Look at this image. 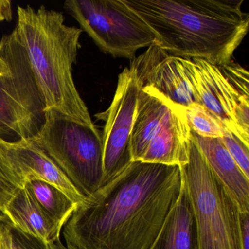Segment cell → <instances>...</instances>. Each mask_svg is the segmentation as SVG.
I'll return each instance as SVG.
<instances>
[{
    "instance_id": "2e32d148",
    "label": "cell",
    "mask_w": 249,
    "mask_h": 249,
    "mask_svg": "<svg viewBox=\"0 0 249 249\" xmlns=\"http://www.w3.org/2000/svg\"><path fill=\"white\" fill-rule=\"evenodd\" d=\"M2 215L15 228L48 245L60 240V233L25 187L17 191L4 207Z\"/></svg>"
},
{
    "instance_id": "e0dca14e",
    "label": "cell",
    "mask_w": 249,
    "mask_h": 249,
    "mask_svg": "<svg viewBox=\"0 0 249 249\" xmlns=\"http://www.w3.org/2000/svg\"><path fill=\"white\" fill-rule=\"evenodd\" d=\"M24 187L53 225L62 231L78 204L56 186L43 180H29Z\"/></svg>"
},
{
    "instance_id": "8fae6325",
    "label": "cell",
    "mask_w": 249,
    "mask_h": 249,
    "mask_svg": "<svg viewBox=\"0 0 249 249\" xmlns=\"http://www.w3.org/2000/svg\"><path fill=\"white\" fill-rule=\"evenodd\" d=\"M0 168L19 189L24 188L29 180H43L65 192L75 203H81L86 199L32 139L8 141L0 137Z\"/></svg>"
},
{
    "instance_id": "9a60e30c",
    "label": "cell",
    "mask_w": 249,
    "mask_h": 249,
    "mask_svg": "<svg viewBox=\"0 0 249 249\" xmlns=\"http://www.w3.org/2000/svg\"><path fill=\"white\" fill-rule=\"evenodd\" d=\"M151 249H198L196 223L183 176L178 198Z\"/></svg>"
},
{
    "instance_id": "3957f363",
    "label": "cell",
    "mask_w": 249,
    "mask_h": 249,
    "mask_svg": "<svg viewBox=\"0 0 249 249\" xmlns=\"http://www.w3.org/2000/svg\"><path fill=\"white\" fill-rule=\"evenodd\" d=\"M27 53L45 112L53 110L77 122L95 126L72 75L82 30L65 24L63 14L27 5L17 8L15 29Z\"/></svg>"
},
{
    "instance_id": "7402d4cb",
    "label": "cell",
    "mask_w": 249,
    "mask_h": 249,
    "mask_svg": "<svg viewBox=\"0 0 249 249\" xmlns=\"http://www.w3.org/2000/svg\"><path fill=\"white\" fill-rule=\"evenodd\" d=\"M243 249H249V213L240 214Z\"/></svg>"
},
{
    "instance_id": "277c9868",
    "label": "cell",
    "mask_w": 249,
    "mask_h": 249,
    "mask_svg": "<svg viewBox=\"0 0 249 249\" xmlns=\"http://www.w3.org/2000/svg\"><path fill=\"white\" fill-rule=\"evenodd\" d=\"M180 167L195 215L198 249H243L238 205L192 134L189 161Z\"/></svg>"
},
{
    "instance_id": "7c38bea8",
    "label": "cell",
    "mask_w": 249,
    "mask_h": 249,
    "mask_svg": "<svg viewBox=\"0 0 249 249\" xmlns=\"http://www.w3.org/2000/svg\"><path fill=\"white\" fill-rule=\"evenodd\" d=\"M149 87H140L131 135L132 161H140L154 137L178 107Z\"/></svg>"
},
{
    "instance_id": "5b68a950",
    "label": "cell",
    "mask_w": 249,
    "mask_h": 249,
    "mask_svg": "<svg viewBox=\"0 0 249 249\" xmlns=\"http://www.w3.org/2000/svg\"><path fill=\"white\" fill-rule=\"evenodd\" d=\"M31 139L86 198L103 184V141L95 126L46 110L43 126Z\"/></svg>"
},
{
    "instance_id": "44dd1931",
    "label": "cell",
    "mask_w": 249,
    "mask_h": 249,
    "mask_svg": "<svg viewBox=\"0 0 249 249\" xmlns=\"http://www.w3.org/2000/svg\"><path fill=\"white\" fill-rule=\"evenodd\" d=\"M19 188L11 183L0 168V212L14 197Z\"/></svg>"
},
{
    "instance_id": "d4e9b609",
    "label": "cell",
    "mask_w": 249,
    "mask_h": 249,
    "mask_svg": "<svg viewBox=\"0 0 249 249\" xmlns=\"http://www.w3.org/2000/svg\"><path fill=\"white\" fill-rule=\"evenodd\" d=\"M4 46H5L4 43H2V40H0V73L4 72L8 67L6 52H5V48Z\"/></svg>"
},
{
    "instance_id": "ba28073f",
    "label": "cell",
    "mask_w": 249,
    "mask_h": 249,
    "mask_svg": "<svg viewBox=\"0 0 249 249\" xmlns=\"http://www.w3.org/2000/svg\"><path fill=\"white\" fill-rule=\"evenodd\" d=\"M192 60L199 105L249 145V72L233 61L217 65Z\"/></svg>"
},
{
    "instance_id": "8992f818",
    "label": "cell",
    "mask_w": 249,
    "mask_h": 249,
    "mask_svg": "<svg viewBox=\"0 0 249 249\" xmlns=\"http://www.w3.org/2000/svg\"><path fill=\"white\" fill-rule=\"evenodd\" d=\"M1 40L8 67L0 73V137L31 139L44 123V101L15 30Z\"/></svg>"
},
{
    "instance_id": "5bb4252c",
    "label": "cell",
    "mask_w": 249,
    "mask_h": 249,
    "mask_svg": "<svg viewBox=\"0 0 249 249\" xmlns=\"http://www.w3.org/2000/svg\"><path fill=\"white\" fill-rule=\"evenodd\" d=\"M192 134L211 170L237 202L240 213H249V178L243 174L220 138Z\"/></svg>"
},
{
    "instance_id": "4316f807",
    "label": "cell",
    "mask_w": 249,
    "mask_h": 249,
    "mask_svg": "<svg viewBox=\"0 0 249 249\" xmlns=\"http://www.w3.org/2000/svg\"><path fill=\"white\" fill-rule=\"evenodd\" d=\"M50 249H75V248L71 247V246H65L61 243L60 240L55 242V243L49 244Z\"/></svg>"
},
{
    "instance_id": "603a6c76",
    "label": "cell",
    "mask_w": 249,
    "mask_h": 249,
    "mask_svg": "<svg viewBox=\"0 0 249 249\" xmlns=\"http://www.w3.org/2000/svg\"><path fill=\"white\" fill-rule=\"evenodd\" d=\"M12 18V6L11 1L0 0V22L11 21Z\"/></svg>"
},
{
    "instance_id": "30bf717a",
    "label": "cell",
    "mask_w": 249,
    "mask_h": 249,
    "mask_svg": "<svg viewBox=\"0 0 249 249\" xmlns=\"http://www.w3.org/2000/svg\"><path fill=\"white\" fill-rule=\"evenodd\" d=\"M130 66L141 87L156 90L183 108L199 105L192 59L169 54L154 43Z\"/></svg>"
},
{
    "instance_id": "cb8c5ba5",
    "label": "cell",
    "mask_w": 249,
    "mask_h": 249,
    "mask_svg": "<svg viewBox=\"0 0 249 249\" xmlns=\"http://www.w3.org/2000/svg\"><path fill=\"white\" fill-rule=\"evenodd\" d=\"M9 226L10 221H8L5 230H4L2 238L0 240V249H11V238H10Z\"/></svg>"
},
{
    "instance_id": "484cf974",
    "label": "cell",
    "mask_w": 249,
    "mask_h": 249,
    "mask_svg": "<svg viewBox=\"0 0 249 249\" xmlns=\"http://www.w3.org/2000/svg\"><path fill=\"white\" fill-rule=\"evenodd\" d=\"M8 222V220L7 219L6 217L2 215V214H0V240H1V238H2L4 230H5V227H6Z\"/></svg>"
},
{
    "instance_id": "52a82bcc",
    "label": "cell",
    "mask_w": 249,
    "mask_h": 249,
    "mask_svg": "<svg viewBox=\"0 0 249 249\" xmlns=\"http://www.w3.org/2000/svg\"><path fill=\"white\" fill-rule=\"evenodd\" d=\"M65 8L98 47L114 57L133 60L155 36L122 0H68Z\"/></svg>"
},
{
    "instance_id": "d6986e66",
    "label": "cell",
    "mask_w": 249,
    "mask_h": 249,
    "mask_svg": "<svg viewBox=\"0 0 249 249\" xmlns=\"http://www.w3.org/2000/svg\"><path fill=\"white\" fill-rule=\"evenodd\" d=\"M220 140L243 174L249 178V145L228 130Z\"/></svg>"
},
{
    "instance_id": "ffe728a7",
    "label": "cell",
    "mask_w": 249,
    "mask_h": 249,
    "mask_svg": "<svg viewBox=\"0 0 249 249\" xmlns=\"http://www.w3.org/2000/svg\"><path fill=\"white\" fill-rule=\"evenodd\" d=\"M9 234L12 249H50L49 245L40 239L19 231L10 222Z\"/></svg>"
},
{
    "instance_id": "9c48e42d",
    "label": "cell",
    "mask_w": 249,
    "mask_h": 249,
    "mask_svg": "<svg viewBox=\"0 0 249 249\" xmlns=\"http://www.w3.org/2000/svg\"><path fill=\"white\" fill-rule=\"evenodd\" d=\"M140 87L133 68H124L119 74L110 107L104 113L96 115L105 122L102 135L104 169L102 186L119 176L132 162L131 135Z\"/></svg>"
},
{
    "instance_id": "6da1fadb",
    "label": "cell",
    "mask_w": 249,
    "mask_h": 249,
    "mask_svg": "<svg viewBox=\"0 0 249 249\" xmlns=\"http://www.w3.org/2000/svg\"><path fill=\"white\" fill-rule=\"evenodd\" d=\"M183 183L179 166L132 161L78 204L63 235L75 249H151Z\"/></svg>"
},
{
    "instance_id": "7a4b0ae2",
    "label": "cell",
    "mask_w": 249,
    "mask_h": 249,
    "mask_svg": "<svg viewBox=\"0 0 249 249\" xmlns=\"http://www.w3.org/2000/svg\"><path fill=\"white\" fill-rule=\"evenodd\" d=\"M155 36L154 43L178 57L227 65L249 30L243 0H122Z\"/></svg>"
},
{
    "instance_id": "ac0fdd59",
    "label": "cell",
    "mask_w": 249,
    "mask_h": 249,
    "mask_svg": "<svg viewBox=\"0 0 249 249\" xmlns=\"http://www.w3.org/2000/svg\"><path fill=\"white\" fill-rule=\"evenodd\" d=\"M183 111L191 131L196 135L203 138H221L228 130L200 105H192L183 108Z\"/></svg>"
},
{
    "instance_id": "4fadbf2b",
    "label": "cell",
    "mask_w": 249,
    "mask_h": 249,
    "mask_svg": "<svg viewBox=\"0 0 249 249\" xmlns=\"http://www.w3.org/2000/svg\"><path fill=\"white\" fill-rule=\"evenodd\" d=\"M191 140L192 131L183 108L178 106L151 141L140 161L182 167L189 161Z\"/></svg>"
}]
</instances>
